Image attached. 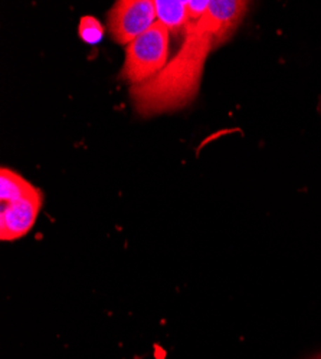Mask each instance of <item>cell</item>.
<instances>
[{
    "mask_svg": "<svg viewBox=\"0 0 321 359\" xmlns=\"http://www.w3.org/2000/svg\"><path fill=\"white\" fill-rule=\"evenodd\" d=\"M209 0H190L188 2V13L190 22H197L207 15L209 9Z\"/></svg>",
    "mask_w": 321,
    "mask_h": 359,
    "instance_id": "obj_9",
    "label": "cell"
},
{
    "mask_svg": "<svg viewBox=\"0 0 321 359\" xmlns=\"http://www.w3.org/2000/svg\"><path fill=\"white\" fill-rule=\"evenodd\" d=\"M37 187L29 183L25 177L16 171L2 167L0 170V200L2 203L15 201L29 193H32Z\"/></svg>",
    "mask_w": 321,
    "mask_h": 359,
    "instance_id": "obj_7",
    "label": "cell"
},
{
    "mask_svg": "<svg viewBox=\"0 0 321 359\" xmlns=\"http://www.w3.org/2000/svg\"><path fill=\"white\" fill-rule=\"evenodd\" d=\"M156 18L169 32L181 34L186 32L188 26L190 25L189 13H188V2L183 0H156Z\"/></svg>",
    "mask_w": 321,
    "mask_h": 359,
    "instance_id": "obj_6",
    "label": "cell"
},
{
    "mask_svg": "<svg viewBox=\"0 0 321 359\" xmlns=\"http://www.w3.org/2000/svg\"><path fill=\"white\" fill-rule=\"evenodd\" d=\"M156 19L152 0H120L108 12L107 26L117 42L129 45L149 31Z\"/></svg>",
    "mask_w": 321,
    "mask_h": 359,
    "instance_id": "obj_3",
    "label": "cell"
},
{
    "mask_svg": "<svg viewBox=\"0 0 321 359\" xmlns=\"http://www.w3.org/2000/svg\"><path fill=\"white\" fill-rule=\"evenodd\" d=\"M214 27L203 16L190 22L179 52L152 79L131 86V98L141 116H153L188 107L197 95L205 62L216 48Z\"/></svg>",
    "mask_w": 321,
    "mask_h": 359,
    "instance_id": "obj_1",
    "label": "cell"
},
{
    "mask_svg": "<svg viewBox=\"0 0 321 359\" xmlns=\"http://www.w3.org/2000/svg\"><path fill=\"white\" fill-rule=\"evenodd\" d=\"M169 34L156 20L149 31L127 45L122 76L133 86L152 79L167 65Z\"/></svg>",
    "mask_w": 321,
    "mask_h": 359,
    "instance_id": "obj_2",
    "label": "cell"
},
{
    "mask_svg": "<svg viewBox=\"0 0 321 359\" xmlns=\"http://www.w3.org/2000/svg\"><path fill=\"white\" fill-rule=\"evenodd\" d=\"M249 4L240 0H212L207 12V19L214 27L216 45L225 43L245 18Z\"/></svg>",
    "mask_w": 321,
    "mask_h": 359,
    "instance_id": "obj_5",
    "label": "cell"
},
{
    "mask_svg": "<svg viewBox=\"0 0 321 359\" xmlns=\"http://www.w3.org/2000/svg\"><path fill=\"white\" fill-rule=\"evenodd\" d=\"M44 205V193L35 189L15 201L2 203L0 212V238L4 242H15L25 237L37 223Z\"/></svg>",
    "mask_w": 321,
    "mask_h": 359,
    "instance_id": "obj_4",
    "label": "cell"
},
{
    "mask_svg": "<svg viewBox=\"0 0 321 359\" xmlns=\"http://www.w3.org/2000/svg\"><path fill=\"white\" fill-rule=\"evenodd\" d=\"M78 35L85 43L96 45L104 36V27L94 16H84L78 25Z\"/></svg>",
    "mask_w": 321,
    "mask_h": 359,
    "instance_id": "obj_8",
    "label": "cell"
}]
</instances>
